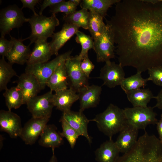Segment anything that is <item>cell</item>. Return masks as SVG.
<instances>
[{"mask_svg": "<svg viewBox=\"0 0 162 162\" xmlns=\"http://www.w3.org/2000/svg\"><path fill=\"white\" fill-rule=\"evenodd\" d=\"M106 24L119 64L142 73L162 64V0H123Z\"/></svg>", "mask_w": 162, "mask_h": 162, "instance_id": "6da1fadb", "label": "cell"}, {"mask_svg": "<svg viewBox=\"0 0 162 162\" xmlns=\"http://www.w3.org/2000/svg\"><path fill=\"white\" fill-rule=\"evenodd\" d=\"M145 131L133 149L116 162H162V142Z\"/></svg>", "mask_w": 162, "mask_h": 162, "instance_id": "7a4b0ae2", "label": "cell"}, {"mask_svg": "<svg viewBox=\"0 0 162 162\" xmlns=\"http://www.w3.org/2000/svg\"><path fill=\"white\" fill-rule=\"evenodd\" d=\"M90 121L95 122L99 130L111 139L128 124L124 110L112 104Z\"/></svg>", "mask_w": 162, "mask_h": 162, "instance_id": "3957f363", "label": "cell"}, {"mask_svg": "<svg viewBox=\"0 0 162 162\" xmlns=\"http://www.w3.org/2000/svg\"><path fill=\"white\" fill-rule=\"evenodd\" d=\"M29 19L31 33L25 39H29V45L38 40H47L48 38L52 37L56 27L59 25V21L55 14H52L48 17L42 14H33Z\"/></svg>", "mask_w": 162, "mask_h": 162, "instance_id": "277c9868", "label": "cell"}, {"mask_svg": "<svg viewBox=\"0 0 162 162\" xmlns=\"http://www.w3.org/2000/svg\"><path fill=\"white\" fill-rule=\"evenodd\" d=\"M71 51L58 55L52 60L46 62L27 65L25 72L33 75L38 80L41 90L46 86L47 81L56 68L62 62L70 56Z\"/></svg>", "mask_w": 162, "mask_h": 162, "instance_id": "5b68a950", "label": "cell"}, {"mask_svg": "<svg viewBox=\"0 0 162 162\" xmlns=\"http://www.w3.org/2000/svg\"><path fill=\"white\" fill-rule=\"evenodd\" d=\"M153 108L150 106L133 107L123 110L128 124L138 130H145L148 125L156 124L158 122L157 114L154 111Z\"/></svg>", "mask_w": 162, "mask_h": 162, "instance_id": "8992f818", "label": "cell"}, {"mask_svg": "<svg viewBox=\"0 0 162 162\" xmlns=\"http://www.w3.org/2000/svg\"><path fill=\"white\" fill-rule=\"evenodd\" d=\"M29 18L25 17L22 11L16 5H9L0 11V31L1 37L9 34L13 29L21 27L28 22Z\"/></svg>", "mask_w": 162, "mask_h": 162, "instance_id": "52a82bcc", "label": "cell"}, {"mask_svg": "<svg viewBox=\"0 0 162 162\" xmlns=\"http://www.w3.org/2000/svg\"><path fill=\"white\" fill-rule=\"evenodd\" d=\"M94 41V49L98 62L110 61L115 57L116 47L113 34L109 25L106 26L101 36Z\"/></svg>", "mask_w": 162, "mask_h": 162, "instance_id": "ba28073f", "label": "cell"}, {"mask_svg": "<svg viewBox=\"0 0 162 162\" xmlns=\"http://www.w3.org/2000/svg\"><path fill=\"white\" fill-rule=\"evenodd\" d=\"M51 90L31 99L26 104L32 117L50 118L54 106L52 103L53 94Z\"/></svg>", "mask_w": 162, "mask_h": 162, "instance_id": "9c48e42d", "label": "cell"}, {"mask_svg": "<svg viewBox=\"0 0 162 162\" xmlns=\"http://www.w3.org/2000/svg\"><path fill=\"white\" fill-rule=\"evenodd\" d=\"M81 60L78 56H70L65 61V66L71 86L76 92L82 87L88 85V78L82 71L80 64Z\"/></svg>", "mask_w": 162, "mask_h": 162, "instance_id": "30bf717a", "label": "cell"}, {"mask_svg": "<svg viewBox=\"0 0 162 162\" xmlns=\"http://www.w3.org/2000/svg\"><path fill=\"white\" fill-rule=\"evenodd\" d=\"M100 70L99 78L103 81V85L110 88L120 86L125 78L123 67L111 61L105 63Z\"/></svg>", "mask_w": 162, "mask_h": 162, "instance_id": "8fae6325", "label": "cell"}, {"mask_svg": "<svg viewBox=\"0 0 162 162\" xmlns=\"http://www.w3.org/2000/svg\"><path fill=\"white\" fill-rule=\"evenodd\" d=\"M49 120L47 118L32 117L22 128L20 137L26 144L33 145L40 136Z\"/></svg>", "mask_w": 162, "mask_h": 162, "instance_id": "7c38bea8", "label": "cell"}, {"mask_svg": "<svg viewBox=\"0 0 162 162\" xmlns=\"http://www.w3.org/2000/svg\"><path fill=\"white\" fill-rule=\"evenodd\" d=\"M0 128L12 138L20 137L22 129L20 117L11 111L1 110Z\"/></svg>", "mask_w": 162, "mask_h": 162, "instance_id": "4fadbf2b", "label": "cell"}, {"mask_svg": "<svg viewBox=\"0 0 162 162\" xmlns=\"http://www.w3.org/2000/svg\"><path fill=\"white\" fill-rule=\"evenodd\" d=\"M61 118L78 132L80 136L85 137L90 144L92 143V138L88 131V125L90 120L87 118L83 112L71 110L64 112Z\"/></svg>", "mask_w": 162, "mask_h": 162, "instance_id": "5bb4252c", "label": "cell"}, {"mask_svg": "<svg viewBox=\"0 0 162 162\" xmlns=\"http://www.w3.org/2000/svg\"><path fill=\"white\" fill-rule=\"evenodd\" d=\"M102 91L101 86L87 85L80 88L78 94L80 103L79 111L83 112L85 110L95 107L98 104Z\"/></svg>", "mask_w": 162, "mask_h": 162, "instance_id": "9a60e30c", "label": "cell"}, {"mask_svg": "<svg viewBox=\"0 0 162 162\" xmlns=\"http://www.w3.org/2000/svg\"><path fill=\"white\" fill-rule=\"evenodd\" d=\"M18 77L17 85L22 92L23 104H26L31 99L37 95L41 89L38 80L33 75L25 72Z\"/></svg>", "mask_w": 162, "mask_h": 162, "instance_id": "2e32d148", "label": "cell"}, {"mask_svg": "<svg viewBox=\"0 0 162 162\" xmlns=\"http://www.w3.org/2000/svg\"><path fill=\"white\" fill-rule=\"evenodd\" d=\"M13 41L12 47L6 58L8 62L13 64L16 63L20 65L27 63L31 55L32 51L29 45L26 46L23 43L24 39H17L11 36Z\"/></svg>", "mask_w": 162, "mask_h": 162, "instance_id": "e0dca14e", "label": "cell"}, {"mask_svg": "<svg viewBox=\"0 0 162 162\" xmlns=\"http://www.w3.org/2000/svg\"><path fill=\"white\" fill-rule=\"evenodd\" d=\"M79 28L75 25L65 23L62 29L54 33L50 45L53 55L57 56L58 51L66 42L79 30Z\"/></svg>", "mask_w": 162, "mask_h": 162, "instance_id": "ac0fdd59", "label": "cell"}, {"mask_svg": "<svg viewBox=\"0 0 162 162\" xmlns=\"http://www.w3.org/2000/svg\"><path fill=\"white\" fill-rule=\"evenodd\" d=\"M138 130L128 123L119 132L115 142L120 152L127 153L134 147L138 140Z\"/></svg>", "mask_w": 162, "mask_h": 162, "instance_id": "d6986e66", "label": "cell"}, {"mask_svg": "<svg viewBox=\"0 0 162 162\" xmlns=\"http://www.w3.org/2000/svg\"><path fill=\"white\" fill-rule=\"evenodd\" d=\"M78 99L76 92L70 87L55 92L53 94L52 103L54 106L64 112L71 110L72 104Z\"/></svg>", "mask_w": 162, "mask_h": 162, "instance_id": "ffe728a7", "label": "cell"}, {"mask_svg": "<svg viewBox=\"0 0 162 162\" xmlns=\"http://www.w3.org/2000/svg\"><path fill=\"white\" fill-rule=\"evenodd\" d=\"M52 55L50 42H48L46 40H38L34 43V47L27 65L47 62Z\"/></svg>", "mask_w": 162, "mask_h": 162, "instance_id": "44dd1931", "label": "cell"}, {"mask_svg": "<svg viewBox=\"0 0 162 162\" xmlns=\"http://www.w3.org/2000/svg\"><path fill=\"white\" fill-rule=\"evenodd\" d=\"M120 152L115 142L109 139L95 150V159L98 162H116Z\"/></svg>", "mask_w": 162, "mask_h": 162, "instance_id": "7402d4cb", "label": "cell"}, {"mask_svg": "<svg viewBox=\"0 0 162 162\" xmlns=\"http://www.w3.org/2000/svg\"><path fill=\"white\" fill-rule=\"evenodd\" d=\"M65 61L59 64L47 81L46 86L52 91L55 92L68 88V79L65 66Z\"/></svg>", "mask_w": 162, "mask_h": 162, "instance_id": "603a6c76", "label": "cell"}, {"mask_svg": "<svg viewBox=\"0 0 162 162\" xmlns=\"http://www.w3.org/2000/svg\"><path fill=\"white\" fill-rule=\"evenodd\" d=\"M40 136L39 144L44 147L54 149L59 147L63 143V137L53 124H47Z\"/></svg>", "mask_w": 162, "mask_h": 162, "instance_id": "cb8c5ba5", "label": "cell"}, {"mask_svg": "<svg viewBox=\"0 0 162 162\" xmlns=\"http://www.w3.org/2000/svg\"><path fill=\"white\" fill-rule=\"evenodd\" d=\"M120 0H83L80 4L82 9L96 12L104 18L109 9Z\"/></svg>", "mask_w": 162, "mask_h": 162, "instance_id": "d4e9b609", "label": "cell"}, {"mask_svg": "<svg viewBox=\"0 0 162 162\" xmlns=\"http://www.w3.org/2000/svg\"><path fill=\"white\" fill-rule=\"evenodd\" d=\"M129 101L133 107H146L154 97L149 89L140 88L125 93Z\"/></svg>", "mask_w": 162, "mask_h": 162, "instance_id": "484cf974", "label": "cell"}, {"mask_svg": "<svg viewBox=\"0 0 162 162\" xmlns=\"http://www.w3.org/2000/svg\"><path fill=\"white\" fill-rule=\"evenodd\" d=\"M5 98L6 105L8 110L17 109L23 104V96L22 91L17 85L5 90L3 94Z\"/></svg>", "mask_w": 162, "mask_h": 162, "instance_id": "4316f807", "label": "cell"}, {"mask_svg": "<svg viewBox=\"0 0 162 162\" xmlns=\"http://www.w3.org/2000/svg\"><path fill=\"white\" fill-rule=\"evenodd\" d=\"M104 17L94 12L89 11L88 30L94 40L101 35L106 26Z\"/></svg>", "mask_w": 162, "mask_h": 162, "instance_id": "83f0119b", "label": "cell"}, {"mask_svg": "<svg viewBox=\"0 0 162 162\" xmlns=\"http://www.w3.org/2000/svg\"><path fill=\"white\" fill-rule=\"evenodd\" d=\"M89 11L81 9L76 10L72 14L65 15L63 19L66 23L72 24L85 29H88Z\"/></svg>", "mask_w": 162, "mask_h": 162, "instance_id": "f1b7e54d", "label": "cell"}, {"mask_svg": "<svg viewBox=\"0 0 162 162\" xmlns=\"http://www.w3.org/2000/svg\"><path fill=\"white\" fill-rule=\"evenodd\" d=\"M141 73L137 72L135 74L124 79L120 86L125 93L146 86L148 80L147 78L144 79L142 77Z\"/></svg>", "mask_w": 162, "mask_h": 162, "instance_id": "f546056e", "label": "cell"}, {"mask_svg": "<svg viewBox=\"0 0 162 162\" xmlns=\"http://www.w3.org/2000/svg\"><path fill=\"white\" fill-rule=\"evenodd\" d=\"M12 64L6 62L4 58L0 59V90H5L11 79L14 76L18 77L12 67Z\"/></svg>", "mask_w": 162, "mask_h": 162, "instance_id": "4dcf8cb0", "label": "cell"}, {"mask_svg": "<svg viewBox=\"0 0 162 162\" xmlns=\"http://www.w3.org/2000/svg\"><path fill=\"white\" fill-rule=\"evenodd\" d=\"M75 34L76 41L80 44L81 46V52L78 56L82 60L85 57L88 56V52L89 50L94 49V41L89 35L79 30Z\"/></svg>", "mask_w": 162, "mask_h": 162, "instance_id": "1f68e13d", "label": "cell"}, {"mask_svg": "<svg viewBox=\"0 0 162 162\" xmlns=\"http://www.w3.org/2000/svg\"><path fill=\"white\" fill-rule=\"evenodd\" d=\"M60 122L62 128V132L60 133L61 134L67 139L71 148H73L76 144L77 139L80 136L64 120L61 118Z\"/></svg>", "mask_w": 162, "mask_h": 162, "instance_id": "d6a6232c", "label": "cell"}, {"mask_svg": "<svg viewBox=\"0 0 162 162\" xmlns=\"http://www.w3.org/2000/svg\"><path fill=\"white\" fill-rule=\"evenodd\" d=\"M77 5L70 0L68 1L63 0L62 2L50 7V11L52 14L58 12H63L65 15L73 13L76 10Z\"/></svg>", "mask_w": 162, "mask_h": 162, "instance_id": "836d02e7", "label": "cell"}, {"mask_svg": "<svg viewBox=\"0 0 162 162\" xmlns=\"http://www.w3.org/2000/svg\"><path fill=\"white\" fill-rule=\"evenodd\" d=\"M148 81H151L155 84L162 88V64L152 67L148 70Z\"/></svg>", "mask_w": 162, "mask_h": 162, "instance_id": "e575fe53", "label": "cell"}, {"mask_svg": "<svg viewBox=\"0 0 162 162\" xmlns=\"http://www.w3.org/2000/svg\"><path fill=\"white\" fill-rule=\"evenodd\" d=\"M13 45V41L8 40L4 37L0 38V55L2 57H6Z\"/></svg>", "mask_w": 162, "mask_h": 162, "instance_id": "d590c367", "label": "cell"}, {"mask_svg": "<svg viewBox=\"0 0 162 162\" xmlns=\"http://www.w3.org/2000/svg\"><path fill=\"white\" fill-rule=\"evenodd\" d=\"M80 67L82 72L88 78L95 67L94 65L89 59L88 56L82 60Z\"/></svg>", "mask_w": 162, "mask_h": 162, "instance_id": "8d00e7d4", "label": "cell"}, {"mask_svg": "<svg viewBox=\"0 0 162 162\" xmlns=\"http://www.w3.org/2000/svg\"><path fill=\"white\" fill-rule=\"evenodd\" d=\"M22 4V6L21 8L22 9L24 8H27L30 9L33 11L34 14L38 15L35 12L34 7L36 4L38 3L40 0H21Z\"/></svg>", "mask_w": 162, "mask_h": 162, "instance_id": "74e56055", "label": "cell"}, {"mask_svg": "<svg viewBox=\"0 0 162 162\" xmlns=\"http://www.w3.org/2000/svg\"><path fill=\"white\" fill-rule=\"evenodd\" d=\"M63 0H44L40 6L39 15L42 14L44 10L47 7H50L62 2Z\"/></svg>", "mask_w": 162, "mask_h": 162, "instance_id": "f35d334b", "label": "cell"}, {"mask_svg": "<svg viewBox=\"0 0 162 162\" xmlns=\"http://www.w3.org/2000/svg\"><path fill=\"white\" fill-rule=\"evenodd\" d=\"M157 103L153 108L156 107L162 110V88L157 95L154 97Z\"/></svg>", "mask_w": 162, "mask_h": 162, "instance_id": "ab89813d", "label": "cell"}, {"mask_svg": "<svg viewBox=\"0 0 162 162\" xmlns=\"http://www.w3.org/2000/svg\"><path fill=\"white\" fill-rule=\"evenodd\" d=\"M157 129L159 136V139L162 142V114L160 115V120L157 123Z\"/></svg>", "mask_w": 162, "mask_h": 162, "instance_id": "60d3db41", "label": "cell"}, {"mask_svg": "<svg viewBox=\"0 0 162 162\" xmlns=\"http://www.w3.org/2000/svg\"><path fill=\"white\" fill-rule=\"evenodd\" d=\"M52 155L49 162H58L57 158L54 153V149H52Z\"/></svg>", "mask_w": 162, "mask_h": 162, "instance_id": "b9f144b4", "label": "cell"}, {"mask_svg": "<svg viewBox=\"0 0 162 162\" xmlns=\"http://www.w3.org/2000/svg\"><path fill=\"white\" fill-rule=\"evenodd\" d=\"M70 1L77 6L80 4L82 2V0H70Z\"/></svg>", "mask_w": 162, "mask_h": 162, "instance_id": "7bdbcfd3", "label": "cell"}]
</instances>
